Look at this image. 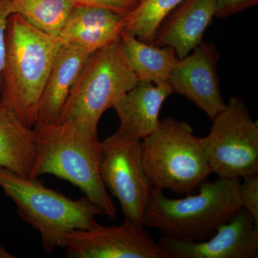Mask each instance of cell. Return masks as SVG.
<instances>
[{
  "mask_svg": "<svg viewBox=\"0 0 258 258\" xmlns=\"http://www.w3.org/2000/svg\"><path fill=\"white\" fill-rule=\"evenodd\" d=\"M91 54L69 44H62L51 67L37 106L34 128L53 124Z\"/></svg>",
  "mask_w": 258,
  "mask_h": 258,
  "instance_id": "14",
  "label": "cell"
},
{
  "mask_svg": "<svg viewBox=\"0 0 258 258\" xmlns=\"http://www.w3.org/2000/svg\"><path fill=\"white\" fill-rule=\"evenodd\" d=\"M240 184L241 207L258 225V174L244 176Z\"/></svg>",
  "mask_w": 258,
  "mask_h": 258,
  "instance_id": "20",
  "label": "cell"
},
{
  "mask_svg": "<svg viewBox=\"0 0 258 258\" xmlns=\"http://www.w3.org/2000/svg\"><path fill=\"white\" fill-rule=\"evenodd\" d=\"M75 6L69 0H11L10 11L37 30L58 37Z\"/></svg>",
  "mask_w": 258,
  "mask_h": 258,
  "instance_id": "18",
  "label": "cell"
},
{
  "mask_svg": "<svg viewBox=\"0 0 258 258\" xmlns=\"http://www.w3.org/2000/svg\"><path fill=\"white\" fill-rule=\"evenodd\" d=\"M240 184L239 179L205 180L198 194L181 199L168 198L164 191L153 188L144 226L176 240H208L242 208Z\"/></svg>",
  "mask_w": 258,
  "mask_h": 258,
  "instance_id": "3",
  "label": "cell"
},
{
  "mask_svg": "<svg viewBox=\"0 0 258 258\" xmlns=\"http://www.w3.org/2000/svg\"><path fill=\"white\" fill-rule=\"evenodd\" d=\"M63 249L69 258H170L144 225L128 220L120 225L98 224L71 231Z\"/></svg>",
  "mask_w": 258,
  "mask_h": 258,
  "instance_id": "9",
  "label": "cell"
},
{
  "mask_svg": "<svg viewBox=\"0 0 258 258\" xmlns=\"http://www.w3.org/2000/svg\"><path fill=\"white\" fill-rule=\"evenodd\" d=\"M158 242L170 258H255L258 225L241 208L208 240L191 242L161 236Z\"/></svg>",
  "mask_w": 258,
  "mask_h": 258,
  "instance_id": "10",
  "label": "cell"
},
{
  "mask_svg": "<svg viewBox=\"0 0 258 258\" xmlns=\"http://www.w3.org/2000/svg\"><path fill=\"white\" fill-rule=\"evenodd\" d=\"M15 257L14 255H13L11 253H10L8 251L6 250V249L3 247V245L0 244V258H13Z\"/></svg>",
  "mask_w": 258,
  "mask_h": 258,
  "instance_id": "24",
  "label": "cell"
},
{
  "mask_svg": "<svg viewBox=\"0 0 258 258\" xmlns=\"http://www.w3.org/2000/svg\"><path fill=\"white\" fill-rule=\"evenodd\" d=\"M0 187L17 207L19 216L38 232L44 252L51 254L63 248L71 231L98 225L96 217L104 215L99 208L83 196L78 200L47 187L34 178L18 175L0 168Z\"/></svg>",
  "mask_w": 258,
  "mask_h": 258,
  "instance_id": "4",
  "label": "cell"
},
{
  "mask_svg": "<svg viewBox=\"0 0 258 258\" xmlns=\"http://www.w3.org/2000/svg\"><path fill=\"white\" fill-rule=\"evenodd\" d=\"M182 1L142 0L135 10L125 15L122 32L152 45L163 20Z\"/></svg>",
  "mask_w": 258,
  "mask_h": 258,
  "instance_id": "19",
  "label": "cell"
},
{
  "mask_svg": "<svg viewBox=\"0 0 258 258\" xmlns=\"http://www.w3.org/2000/svg\"><path fill=\"white\" fill-rule=\"evenodd\" d=\"M215 13V0H183L163 20L152 45L171 47L183 58L203 41Z\"/></svg>",
  "mask_w": 258,
  "mask_h": 258,
  "instance_id": "12",
  "label": "cell"
},
{
  "mask_svg": "<svg viewBox=\"0 0 258 258\" xmlns=\"http://www.w3.org/2000/svg\"><path fill=\"white\" fill-rule=\"evenodd\" d=\"M172 93L170 84L139 81L113 107L120 120L118 129L140 141L154 133L160 122L161 106Z\"/></svg>",
  "mask_w": 258,
  "mask_h": 258,
  "instance_id": "15",
  "label": "cell"
},
{
  "mask_svg": "<svg viewBox=\"0 0 258 258\" xmlns=\"http://www.w3.org/2000/svg\"><path fill=\"white\" fill-rule=\"evenodd\" d=\"M36 131L23 123L0 98V168L30 177L35 159Z\"/></svg>",
  "mask_w": 258,
  "mask_h": 258,
  "instance_id": "16",
  "label": "cell"
},
{
  "mask_svg": "<svg viewBox=\"0 0 258 258\" xmlns=\"http://www.w3.org/2000/svg\"><path fill=\"white\" fill-rule=\"evenodd\" d=\"M36 131L35 159L30 178L53 175L77 186L111 220L116 208L101 175L98 130L76 122L55 123Z\"/></svg>",
  "mask_w": 258,
  "mask_h": 258,
  "instance_id": "1",
  "label": "cell"
},
{
  "mask_svg": "<svg viewBox=\"0 0 258 258\" xmlns=\"http://www.w3.org/2000/svg\"><path fill=\"white\" fill-rule=\"evenodd\" d=\"M212 121L200 140L212 174L225 179L258 174V124L244 100L231 97Z\"/></svg>",
  "mask_w": 258,
  "mask_h": 258,
  "instance_id": "7",
  "label": "cell"
},
{
  "mask_svg": "<svg viewBox=\"0 0 258 258\" xmlns=\"http://www.w3.org/2000/svg\"><path fill=\"white\" fill-rule=\"evenodd\" d=\"M120 41L125 60L139 81L157 86L169 84L172 70L179 60L171 47L155 46L123 32Z\"/></svg>",
  "mask_w": 258,
  "mask_h": 258,
  "instance_id": "17",
  "label": "cell"
},
{
  "mask_svg": "<svg viewBox=\"0 0 258 258\" xmlns=\"http://www.w3.org/2000/svg\"><path fill=\"white\" fill-rule=\"evenodd\" d=\"M101 175L125 220L144 225L153 186L144 170L141 141L119 129L101 142Z\"/></svg>",
  "mask_w": 258,
  "mask_h": 258,
  "instance_id": "8",
  "label": "cell"
},
{
  "mask_svg": "<svg viewBox=\"0 0 258 258\" xmlns=\"http://www.w3.org/2000/svg\"><path fill=\"white\" fill-rule=\"evenodd\" d=\"M62 45L60 37L37 30L20 15L9 17L0 98L31 128L35 126L39 101Z\"/></svg>",
  "mask_w": 258,
  "mask_h": 258,
  "instance_id": "2",
  "label": "cell"
},
{
  "mask_svg": "<svg viewBox=\"0 0 258 258\" xmlns=\"http://www.w3.org/2000/svg\"><path fill=\"white\" fill-rule=\"evenodd\" d=\"M125 15L101 7L76 5L58 37L62 44L93 54L119 40Z\"/></svg>",
  "mask_w": 258,
  "mask_h": 258,
  "instance_id": "13",
  "label": "cell"
},
{
  "mask_svg": "<svg viewBox=\"0 0 258 258\" xmlns=\"http://www.w3.org/2000/svg\"><path fill=\"white\" fill-rule=\"evenodd\" d=\"M11 0H0V92H1L2 73L4 64L6 51V32L8 19L11 15L10 11Z\"/></svg>",
  "mask_w": 258,
  "mask_h": 258,
  "instance_id": "23",
  "label": "cell"
},
{
  "mask_svg": "<svg viewBox=\"0 0 258 258\" xmlns=\"http://www.w3.org/2000/svg\"><path fill=\"white\" fill-rule=\"evenodd\" d=\"M76 5L97 6L127 15L135 10L142 0H69Z\"/></svg>",
  "mask_w": 258,
  "mask_h": 258,
  "instance_id": "21",
  "label": "cell"
},
{
  "mask_svg": "<svg viewBox=\"0 0 258 258\" xmlns=\"http://www.w3.org/2000/svg\"><path fill=\"white\" fill-rule=\"evenodd\" d=\"M146 174L153 188L178 195L194 194L212 174L200 138L186 122L167 118L141 141Z\"/></svg>",
  "mask_w": 258,
  "mask_h": 258,
  "instance_id": "5",
  "label": "cell"
},
{
  "mask_svg": "<svg viewBox=\"0 0 258 258\" xmlns=\"http://www.w3.org/2000/svg\"><path fill=\"white\" fill-rule=\"evenodd\" d=\"M192 51L176 62L169 84L174 93L187 98L213 120L226 106L217 70L220 55L213 44L203 41Z\"/></svg>",
  "mask_w": 258,
  "mask_h": 258,
  "instance_id": "11",
  "label": "cell"
},
{
  "mask_svg": "<svg viewBox=\"0 0 258 258\" xmlns=\"http://www.w3.org/2000/svg\"><path fill=\"white\" fill-rule=\"evenodd\" d=\"M138 82L125 60L120 39L111 42L86 61L55 123L76 122L98 130L103 113Z\"/></svg>",
  "mask_w": 258,
  "mask_h": 258,
  "instance_id": "6",
  "label": "cell"
},
{
  "mask_svg": "<svg viewBox=\"0 0 258 258\" xmlns=\"http://www.w3.org/2000/svg\"><path fill=\"white\" fill-rule=\"evenodd\" d=\"M215 17L225 19L252 8L258 3V0H215Z\"/></svg>",
  "mask_w": 258,
  "mask_h": 258,
  "instance_id": "22",
  "label": "cell"
}]
</instances>
